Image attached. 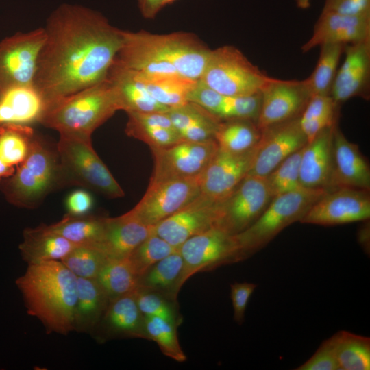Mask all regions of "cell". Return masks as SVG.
Returning <instances> with one entry per match:
<instances>
[{"mask_svg": "<svg viewBox=\"0 0 370 370\" xmlns=\"http://www.w3.org/2000/svg\"><path fill=\"white\" fill-rule=\"evenodd\" d=\"M96 279L112 300L134 292L139 286L140 276L127 256L110 258Z\"/></svg>", "mask_w": 370, "mask_h": 370, "instance_id": "d6a6232c", "label": "cell"}, {"mask_svg": "<svg viewBox=\"0 0 370 370\" xmlns=\"http://www.w3.org/2000/svg\"><path fill=\"white\" fill-rule=\"evenodd\" d=\"M45 38L44 27H39L0 40V94L14 87L33 85Z\"/></svg>", "mask_w": 370, "mask_h": 370, "instance_id": "30bf717a", "label": "cell"}, {"mask_svg": "<svg viewBox=\"0 0 370 370\" xmlns=\"http://www.w3.org/2000/svg\"><path fill=\"white\" fill-rule=\"evenodd\" d=\"M297 8L300 9H308L310 6V0H295Z\"/></svg>", "mask_w": 370, "mask_h": 370, "instance_id": "f5cc1de1", "label": "cell"}, {"mask_svg": "<svg viewBox=\"0 0 370 370\" xmlns=\"http://www.w3.org/2000/svg\"><path fill=\"white\" fill-rule=\"evenodd\" d=\"M177 250L154 232L136 247L129 258L141 278L154 264Z\"/></svg>", "mask_w": 370, "mask_h": 370, "instance_id": "b9f144b4", "label": "cell"}, {"mask_svg": "<svg viewBox=\"0 0 370 370\" xmlns=\"http://www.w3.org/2000/svg\"><path fill=\"white\" fill-rule=\"evenodd\" d=\"M60 185H77L110 198L125 195L123 190L94 150L91 138L60 134L57 144Z\"/></svg>", "mask_w": 370, "mask_h": 370, "instance_id": "8992f818", "label": "cell"}, {"mask_svg": "<svg viewBox=\"0 0 370 370\" xmlns=\"http://www.w3.org/2000/svg\"><path fill=\"white\" fill-rule=\"evenodd\" d=\"M183 267V259L177 250L150 267L142 276L139 286L151 291H166L173 300L175 288Z\"/></svg>", "mask_w": 370, "mask_h": 370, "instance_id": "d590c367", "label": "cell"}, {"mask_svg": "<svg viewBox=\"0 0 370 370\" xmlns=\"http://www.w3.org/2000/svg\"><path fill=\"white\" fill-rule=\"evenodd\" d=\"M336 124L322 130L303 147L299 168L302 187L329 190L333 165V132Z\"/></svg>", "mask_w": 370, "mask_h": 370, "instance_id": "7402d4cb", "label": "cell"}, {"mask_svg": "<svg viewBox=\"0 0 370 370\" xmlns=\"http://www.w3.org/2000/svg\"><path fill=\"white\" fill-rule=\"evenodd\" d=\"M138 307L144 317H158L176 322L173 307L154 291L138 286L135 290Z\"/></svg>", "mask_w": 370, "mask_h": 370, "instance_id": "ee69618b", "label": "cell"}, {"mask_svg": "<svg viewBox=\"0 0 370 370\" xmlns=\"http://www.w3.org/2000/svg\"><path fill=\"white\" fill-rule=\"evenodd\" d=\"M76 247L77 245L42 224L24 230L19 250L23 259L29 264L61 260Z\"/></svg>", "mask_w": 370, "mask_h": 370, "instance_id": "484cf974", "label": "cell"}, {"mask_svg": "<svg viewBox=\"0 0 370 370\" xmlns=\"http://www.w3.org/2000/svg\"><path fill=\"white\" fill-rule=\"evenodd\" d=\"M58 185H60L58 153L35 135L26 158L5 182V195L16 206L32 208Z\"/></svg>", "mask_w": 370, "mask_h": 370, "instance_id": "52a82bcc", "label": "cell"}, {"mask_svg": "<svg viewBox=\"0 0 370 370\" xmlns=\"http://www.w3.org/2000/svg\"><path fill=\"white\" fill-rule=\"evenodd\" d=\"M261 106V92L246 96L221 94L212 114L221 120L249 119L256 122Z\"/></svg>", "mask_w": 370, "mask_h": 370, "instance_id": "ab89813d", "label": "cell"}, {"mask_svg": "<svg viewBox=\"0 0 370 370\" xmlns=\"http://www.w3.org/2000/svg\"><path fill=\"white\" fill-rule=\"evenodd\" d=\"M369 218V190L342 187L327 190L300 223L331 226L365 221Z\"/></svg>", "mask_w": 370, "mask_h": 370, "instance_id": "5bb4252c", "label": "cell"}, {"mask_svg": "<svg viewBox=\"0 0 370 370\" xmlns=\"http://www.w3.org/2000/svg\"><path fill=\"white\" fill-rule=\"evenodd\" d=\"M257 146L242 153L218 149L200 177L201 193L219 200L227 197L247 175Z\"/></svg>", "mask_w": 370, "mask_h": 370, "instance_id": "d6986e66", "label": "cell"}, {"mask_svg": "<svg viewBox=\"0 0 370 370\" xmlns=\"http://www.w3.org/2000/svg\"><path fill=\"white\" fill-rule=\"evenodd\" d=\"M257 286L256 284L246 282H234L230 285L234 319L237 323H243L249 299Z\"/></svg>", "mask_w": 370, "mask_h": 370, "instance_id": "bcb514c9", "label": "cell"}, {"mask_svg": "<svg viewBox=\"0 0 370 370\" xmlns=\"http://www.w3.org/2000/svg\"><path fill=\"white\" fill-rule=\"evenodd\" d=\"M327 190L301 187L274 197L252 225L235 234L243 260L264 248L288 226L300 222Z\"/></svg>", "mask_w": 370, "mask_h": 370, "instance_id": "5b68a950", "label": "cell"}, {"mask_svg": "<svg viewBox=\"0 0 370 370\" xmlns=\"http://www.w3.org/2000/svg\"><path fill=\"white\" fill-rule=\"evenodd\" d=\"M43 27L45 38L33 86L47 108L104 80L123 44L122 29L101 13L79 5H60Z\"/></svg>", "mask_w": 370, "mask_h": 370, "instance_id": "6da1fadb", "label": "cell"}, {"mask_svg": "<svg viewBox=\"0 0 370 370\" xmlns=\"http://www.w3.org/2000/svg\"><path fill=\"white\" fill-rule=\"evenodd\" d=\"M106 217L85 214L73 216L66 214L59 221L46 225L47 227L77 246L99 248Z\"/></svg>", "mask_w": 370, "mask_h": 370, "instance_id": "4dcf8cb0", "label": "cell"}, {"mask_svg": "<svg viewBox=\"0 0 370 370\" xmlns=\"http://www.w3.org/2000/svg\"><path fill=\"white\" fill-rule=\"evenodd\" d=\"M302 149L286 158L265 177L272 198L302 187L299 182Z\"/></svg>", "mask_w": 370, "mask_h": 370, "instance_id": "60d3db41", "label": "cell"}, {"mask_svg": "<svg viewBox=\"0 0 370 370\" xmlns=\"http://www.w3.org/2000/svg\"><path fill=\"white\" fill-rule=\"evenodd\" d=\"M121 110L116 92L106 79L53 102L40 123L59 134L91 138L93 132Z\"/></svg>", "mask_w": 370, "mask_h": 370, "instance_id": "277c9868", "label": "cell"}, {"mask_svg": "<svg viewBox=\"0 0 370 370\" xmlns=\"http://www.w3.org/2000/svg\"><path fill=\"white\" fill-rule=\"evenodd\" d=\"M154 232V226L143 223L128 212L117 217H106L99 249L110 258L125 257Z\"/></svg>", "mask_w": 370, "mask_h": 370, "instance_id": "603a6c76", "label": "cell"}, {"mask_svg": "<svg viewBox=\"0 0 370 370\" xmlns=\"http://www.w3.org/2000/svg\"><path fill=\"white\" fill-rule=\"evenodd\" d=\"M345 58L336 71L330 96L338 105L354 97L370 96V38L347 45Z\"/></svg>", "mask_w": 370, "mask_h": 370, "instance_id": "ac0fdd59", "label": "cell"}, {"mask_svg": "<svg viewBox=\"0 0 370 370\" xmlns=\"http://www.w3.org/2000/svg\"><path fill=\"white\" fill-rule=\"evenodd\" d=\"M15 171L13 166L5 163L0 158V181L3 178L10 177Z\"/></svg>", "mask_w": 370, "mask_h": 370, "instance_id": "f907efd6", "label": "cell"}, {"mask_svg": "<svg viewBox=\"0 0 370 370\" xmlns=\"http://www.w3.org/2000/svg\"><path fill=\"white\" fill-rule=\"evenodd\" d=\"M102 319L114 333L146 338L144 316L138 307L135 291L110 300Z\"/></svg>", "mask_w": 370, "mask_h": 370, "instance_id": "f546056e", "label": "cell"}, {"mask_svg": "<svg viewBox=\"0 0 370 370\" xmlns=\"http://www.w3.org/2000/svg\"><path fill=\"white\" fill-rule=\"evenodd\" d=\"M125 132L151 147H164L183 140L175 128L147 125L127 119Z\"/></svg>", "mask_w": 370, "mask_h": 370, "instance_id": "7bdbcfd3", "label": "cell"}, {"mask_svg": "<svg viewBox=\"0 0 370 370\" xmlns=\"http://www.w3.org/2000/svg\"><path fill=\"white\" fill-rule=\"evenodd\" d=\"M134 71L151 95L169 109L187 103L190 92L199 80L179 74L148 75Z\"/></svg>", "mask_w": 370, "mask_h": 370, "instance_id": "f1b7e54d", "label": "cell"}, {"mask_svg": "<svg viewBox=\"0 0 370 370\" xmlns=\"http://www.w3.org/2000/svg\"><path fill=\"white\" fill-rule=\"evenodd\" d=\"M261 130V138L247 175L266 177L286 158L308 143L299 124V117Z\"/></svg>", "mask_w": 370, "mask_h": 370, "instance_id": "2e32d148", "label": "cell"}, {"mask_svg": "<svg viewBox=\"0 0 370 370\" xmlns=\"http://www.w3.org/2000/svg\"><path fill=\"white\" fill-rule=\"evenodd\" d=\"M339 370L370 369V338L346 330L332 336Z\"/></svg>", "mask_w": 370, "mask_h": 370, "instance_id": "836d02e7", "label": "cell"}, {"mask_svg": "<svg viewBox=\"0 0 370 370\" xmlns=\"http://www.w3.org/2000/svg\"><path fill=\"white\" fill-rule=\"evenodd\" d=\"M200 177L149 182L145 195L128 214L155 226L201 194Z\"/></svg>", "mask_w": 370, "mask_h": 370, "instance_id": "8fae6325", "label": "cell"}, {"mask_svg": "<svg viewBox=\"0 0 370 370\" xmlns=\"http://www.w3.org/2000/svg\"><path fill=\"white\" fill-rule=\"evenodd\" d=\"M273 79L251 62L236 47L212 49L199 81L226 96H246L261 92Z\"/></svg>", "mask_w": 370, "mask_h": 370, "instance_id": "ba28073f", "label": "cell"}, {"mask_svg": "<svg viewBox=\"0 0 370 370\" xmlns=\"http://www.w3.org/2000/svg\"><path fill=\"white\" fill-rule=\"evenodd\" d=\"M370 38V15L350 16L321 12L310 38L301 47L306 53L325 44L344 45Z\"/></svg>", "mask_w": 370, "mask_h": 370, "instance_id": "44dd1931", "label": "cell"}, {"mask_svg": "<svg viewBox=\"0 0 370 370\" xmlns=\"http://www.w3.org/2000/svg\"><path fill=\"white\" fill-rule=\"evenodd\" d=\"M174 128L185 140H214L221 119L201 106L188 101L166 112Z\"/></svg>", "mask_w": 370, "mask_h": 370, "instance_id": "83f0119b", "label": "cell"}, {"mask_svg": "<svg viewBox=\"0 0 370 370\" xmlns=\"http://www.w3.org/2000/svg\"><path fill=\"white\" fill-rule=\"evenodd\" d=\"M222 199L200 194L185 206L154 226L155 233L175 247L217 226Z\"/></svg>", "mask_w": 370, "mask_h": 370, "instance_id": "9a60e30c", "label": "cell"}, {"mask_svg": "<svg viewBox=\"0 0 370 370\" xmlns=\"http://www.w3.org/2000/svg\"><path fill=\"white\" fill-rule=\"evenodd\" d=\"M16 284L27 313L47 333L67 335L74 331L77 277L60 260L27 264Z\"/></svg>", "mask_w": 370, "mask_h": 370, "instance_id": "3957f363", "label": "cell"}, {"mask_svg": "<svg viewBox=\"0 0 370 370\" xmlns=\"http://www.w3.org/2000/svg\"><path fill=\"white\" fill-rule=\"evenodd\" d=\"M146 338L151 339L165 356L182 362L186 360L177 334V323L158 317H144Z\"/></svg>", "mask_w": 370, "mask_h": 370, "instance_id": "74e56055", "label": "cell"}, {"mask_svg": "<svg viewBox=\"0 0 370 370\" xmlns=\"http://www.w3.org/2000/svg\"><path fill=\"white\" fill-rule=\"evenodd\" d=\"M332 146L333 165L329 190L347 187L370 190L367 160L358 146L345 136L338 124L334 128Z\"/></svg>", "mask_w": 370, "mask_h": 370, "instance_id": "ffe728a7", "label": "cell"}, {"mask_svg": "<svg viewBox=\"0 0 370 370\" xmlns=\"http://www.w3.org/2000/svg\"><path fill=\"white\" fill-rule=\"evenodd\" d=\"M322 12L350 16L370 15V0H325Z\"/></svg>", "mask_w": 370, "mask_h": 370, "instance_id": "7dc6e473", "label": "cell"}, {"mask_svg": "<svg viewBox=\"0 0 370 370\" xmlns=\"http://www.w3.org/2000/svg\"><path fill=\"white\" fill-rule=\"evenodd\" d=\"M178 251L183 267L174 291L175 299L183 284L194 274L243 260L235 235L219 226L190 237Z\"/></svg>", "mask_w": 370, "mask_h": 370, "instance_id": "9c48e42d", "label": "cell"}, {"mask_svg": "<svg viewBox=\"0 0 370 370\" xmlns=\"http://www.w3.org/2000/svg\"><path fill=\"white\" fill-rule=\"evenodd\" d=\"M310 97L306 79L273 78L261 91V106L256 124L262 130L299 117Z\"/></svg>", "mask_w": 370, "mask_h": 370, "instance_id": "e0dca14e", "label": "cell"}, {"mask_svg": "<svg viewBox=\"0 0 370 370\" xmlns=\"http://www.w3.org/2000/svg\"><path fill=\"white\" fill-rule=\"evenodd\" d=\"M297 370H339L332 337L324 341L314 354Z\"/></svg>", "mask_w": 370, "mask_h": 370, "instance_id": "f6af8a7d", "label": "cell"}, {"mask_svg": "<svg viewBox=\"0 0 370 370\" xmlns=\"http://www.w3.org/2000/svg\"><path fill=\"white\" fill-rule=\"evenodd\" d=\"M106 78L116 92L121 110L126 112H166L169 110L151 95L134 70L115 60L110 67Z\"/></svg>", "mask_w": 370, "mask_h": 370, "instance_id": "cb8c5ba5", "label": "cell"}, {"mask_svg": "<svg viewBox=\"0 0 370 370\" xmlns=\"http://www.w3.org/2000/svg\"><path fill=\"white\" fill-rule=\"evenodd\" d=\"M359 241L362 246L367 247V241H369V224L363 225L358 234Z\"/></svg>", "mask_w": 370, "mask_h": 370, "instance_id": "816d5d0a", "label": "cell"}, {"mask_svg": "<svg viewBox=\"0 0 370 370\" xmlns=\"http://www.w3.org/2000/svg\"><path fill=\"white\" fill-rule=\"evenodd\" d=\"M123 44L114 60L148 75L179 74L198 80L211 50L195 34H153L123 30Z\"/></svg>", "mask_w": 370, "mask_h": 370, "instance_id": "7a4b0ae2", "label": "cell"}, {"mask_svg": "<svg viewBox=\"0 0 370 370\" xmlns=\"http://www.w3.org/2000/svg\"><path fill=\"white\" fill-rule=\"evenodd\" d=\"M262 130L256 122L249 119L221 120L215 133L214 140L219 149L231 152L242 153L255 147L260 138Z\"/></svg>", "mask_w": 370, "mask_h": 370, "instance_id": "1f68e13d", "label": "cell"}, {"mask_svg": "<svg viewBox=\"0 0 370 370\" xmlns=\"http://www.w3.org/2000/svg\"><path fill=\"white\" fill-rule=\"evenodd\" d=\"M46 109L44 98L33 85L12 88L0 94V125L40 123Z\"/></svg>", "mask_w": 370, "mask_h": 370, "instance_id": "d4e9b609", "label": "cell"}, {"mask_svg": "<svg viewBox=\"0 0 370 370\" xmlns=\"http://www.w3.org/2000/svg\"><path fill=\"white\" fill-rule=\"evenodd\" d=\"M36 135L29 125H0V158L10 166L18 165L27 157Z\"/></svg>", "mask_w": 370, "mask_h": 370, "instance_id": "8d00e7d4", "label": "cell"}, {"mask_svg": "<svg viewBox=\"0 0 370 370\" xmlns=\"http://www.w3.org/2000/svg\"><path fill=\"white\" fill-rule=\"evenodd\" d=\"M272 199L265 177L246 175L221 200L217 226L239 234L258 219Z\"/></svg>", "mask_w": 370, "mask_h": 370, "instance_id": "7c38bea8", "label": "cell"}, {"mask_svg": "<svg viewBox=\"0 0 370 370\" xmlns=\"http://www.w3.org/2000/svg\"><path fill=\"white\" fill-rule=\"evenodd\" d=\"M110 258L97 247L77 246L60 261L77 278H97Z\"/></svg>", "mask_w": 370, "mask_h": 370, "instance_id": "f35d334b", "label": "cell"}, {"mask_svg": "<svg viewBox=\"0 0 370 370\" xmlns=\"http://www.w3.org/2000/svg\"><path fill=\"white\" fill-rule=\"evenodd\" d=\"M65 206L67 214L73 216L88 214L93 206V198L85 190H76L66 197Z\"/></svg>", "mask_w": 370, "mask_h": 370, "instance_id": "c3c4849f", "label": "cell"}, {"mask_svg": "<svg viewBox=\"0 0 370 370\" xmlns=\"http://www.w3.org/2000/svg\"><path fill=\"white\" fill-rule=\"evenodd\" d=\"M345 46L341 44L320 46L321 51L316 66L312 74L306 79L311 97L316 95H330Z\"/></svg>", "mask_w": 370, "mask_h": 370, "instance_id": "e575fe53", "label": "cell"}, {"mask_svg": "<svg viewBox=\"0 0 370 370\" xmlns=\"http://www.w3.org/2000/svg\"><path fill=\"white\" fill-rule=\"evenodd\" d=\"M175 1H176V0H162V7L164 8V6H166V5H167L169 4L172 3Z\"/></svg>", "mask_w": 370, "mask_h": 370, "instance_id": "db71d44e", "label": "cell"}, {"mask_svg": "<svg viewBox=\"0 0 370 370\" xmlns=\"http://www.w3.org/2000/svg\"><path fill=\"white\" fill-rule=\"evenodd\" d=\"M219 147L216 140H183L164 147H151L153 171L149 182L200 177Z\"/></svg>", "mask_w": 370, "mask_h": 370, "instance_id": "4fadbf2b", "label": "cell"}, {"mask_svg": "<svg viewBox=\"0 0 370 370\" xmlns=\"http://www.w3.org/2000/svg\"><path fill=\"white\" fill-rule=\"evenodd\" d=\"M110 298L96 278H77L74 331L88 332L101 321Z\"/></svg>", "mask_w": 370, "mask_h": 370, "instance_id": "4316f807", "label": "cell"}, {"mask_svg": "<svg viewBox=\"0 0 370 370\" xmlns=\"http://www.w3.org/2000/svg\"><path fill=\"white\" fill-rule=\"evenodd\" d=\"M162 0H138L141 15L146 19H153L163 8Z\"/></svg>", "mask_w": 370, "mask_h": 370, "instance_id": "681fc988", "label": "cell"}]
</instances>
